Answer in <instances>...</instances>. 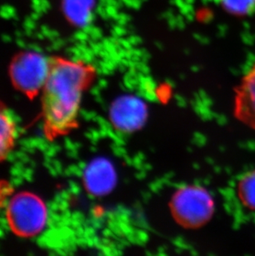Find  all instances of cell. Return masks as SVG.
I'll use <instances>...</instances> for the list:
<instances>
[{
  "instance_id": "cell-1",
  "label": "cell",
  "mask_w": 255,
  "mask_h": 256,
  "mask_svg": "<svg viewBox=\"0 0 255 256\" xmlns=\"http://www.w3.org/2000/svg\"><path fill=\"white\" fill-rule=\"evenodd\" d=\"M97 78L96 68L82 60L58 58L42 90L44 133L52 140L78 127L82 98Z\"/></svg>"
},
{
  "instance_id": "cell-2",
  "label": "cell",
  "mask_w": 255,
  "mask_h": 256,
  "mask_svg": "<svg viewBox=\"0 0 255 256\" xmlns=\"http://www.w3.org/2000/svg\"><path fill=\"white\" fill-rule=\"evenodd\" d=\"M169 208L178 224L186 229H198L212 219L214 202L206 189L196 185H188L174 194Z\"/></svg>"
},
{
  "instance_id": "cell-3",
  "label": "cell",
  "mask_w": 255,
  "mask_h": 256,
  "mask_svg": "<svg viewBox=\"0 0 255 256\" xmlns=\"http://www.w3.org/2000/svg\"><path fill=\"white\" fill-rule=\"evenodd\" d=\"M6 214L10 229L22 237L38 234L46 226L48 218L44 200L28 192H20L10 199Z\"/></svg>"
},
{
  "instance_id": "cell-4",
  "label": "cell",
  "mask_w": 255,
  "mask_h": 256,
  "mask_svg": "<svg viewBox=\"0 0 255 256\" xmlns=\"http://www.w3.org/2000/svg\"><path fill=\"white\" fill-rule=\"evenodd\" d=\"M48 58L38 52H24L10 66V78L18 90L32 98L42 92L51 72Z\"/></svg>"
},
{
  "instance_id": "cell-5",
  "label": "cell",
  "mask_w": 255,
  "mask_h": 256,
  "mask_svg": "<svg viewBox=\"0 0 255 256\" xmlns=\"http://www.w3.org/2000/svg\"><path fill=\"white\" fill-rule=\"evenodd\" d=\"M147 118V107L136 97L116 100L110 110V120L121 132H132L141 128Z\"/></svg>"
},
{
  "instance_id": "cell-6",
  "label": "cell",
  "mask_w": 255,
  "mask_h": 256,
  "mask_svg": "<svg viewBox=\"0 0 255 256\" xmlns=\"http://www.w3.org/2000/svg\"><path fill=\"white\" fill-rule=\"evenodd\" d=\"M234 116L255 130V62L234 88Z\"/></svg>"
},
{
  "instance_id": "cell-7",
  "label": "cell",
  "mask_w": 255,
  "mask_h": 256,
  "mask_svg": "<svg viewBox=\"0 0 255 256\" xmlns=\"http://www.w3.org/2000/svg\"><path fill=\"white\" fill-rule=\"evenodd\" d=\"M17 130L14 121L0 106V162L7 157L14 145Z\"/></svg>"
},
{
  "instance_id": "cell-8",
  "label": "cell",
  "mask_w": 255,
  "mask_h": 256,
  "mask_svg": "<svg viewBox=\"0 0 255 256\" xmlns=\"http://www.w3.org/2000/svg\"><path fill=\"white\" fill-rule=\"evenodd\" d=\"M84 181L88 191L92 194H102L108 186V168L106 164H92L84 172Z\"/></svg>"
},
{
  "instance_id": "cell-9",
  "label": "cell",
  "mask_w": 255,
  "mask_h": 256,
  "mask_svg": "<svg viewBox=\"0 0 255 256\" xmlns=\"http://www.w3.org/2000/svg\"><path fill=\"white\" fill-rule=\"evenodd\" d=\"M237 195L244 206L255 212V170L246 172L238 179Z\"/></svg>"
},
{
  "instance_id": "cell-10",
  "label": "cell",
  "mask_w": 255,
  "mask_h": 256,
  "mask_svg": "<svg viewBox=\"0 0 255 256\" xmlns=\"http://www.w3.org/2000/svg\"><path fill=\"white\" fill-rule=\"evenodd\" d=\"M222 8L236 17H244L253 12L255 0H219Z\"/></svg>"
},
{
  "instance_id": "cell-11",
  "label": "cell",
  "mask_w": 255,
  "mask_h": 256,
  "mask_svg": "<svg viewBox=\"0 0 255 256\" xmlns=\"http://www.w3.org/2000/svg\"><path fill=\"white\" fill-rule=\"evenodd\" d=\"M12 192V188L6 182L0 180V208H2L8 196Z\"/></svg>"
}]
</instances>
